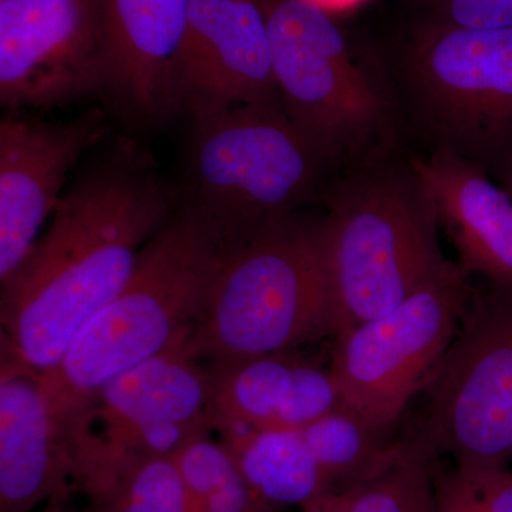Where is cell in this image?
Instances as JSON below:
<instances>
[{
  "mask_svg": "<svg viewBox=\"0 0 512 512\" xmlns=\"http://www.w3.org/2000/svg\"><path fill=\"white\" fill-rule=\"evenodd\" d=\"M131 144L82 171L19 268L2 282V360L37 375L123 289L138 256L177 210Z\"/></svg>",
  "mask_w": 512,
  "mask_h": 512,
  "instance_id": "cell-1",
  "label": "cell"
},
{
  "mask_svg": "<svg viewBox=\"0 0 512 512\" xmlns=\"http://www.w3.org/2000/svg\"><path fill=\"white\" fill-rule=\"evenodd\" d=\"M232 241L200 211L185 204L174 211L123 289L39 375L60 423L120 373L190 338Z\"/></svg>",
  "mask_w": 512,
  "mask_h": 512,
  "instance_id": "cell-2",
  "label": "cell"
},
{
  "mask_svg": "<svg viewBox=\"0 0 512 512\" xmlns=\"http://www.w3.org/2000/svg\"><path fill=\"white\" fill-rule=\"evenodd\" d=\"M339 333L320 218L293 214L231 242L188 352L218 362L292 352Z\"/></svg>",
  "mask_w": 512,
  "mask_h": 512,
  "instance_id": "cell-3",
  "label": "cell"
},
{
  "mask_svg": "<svg viewBox=\"0 0 512 512\" xmlns=\"http://www.w3.org/2000/svg\"><path fill=\"white\" fill-rule=\"evenodd\" d=\"M439 228L413 170L372 175L333 195L320 232L339 336L393 311L448 264Z\"/></svg>",
  "mask_w": 512,
  "mask_h": 512,
  "instance_id": "cell-4",
  "label": "cell"
},
{
  "mask_svg": "<svg viewBox=\"0 0 512 512\" xmlns=\"http://www.w3.org/2000/svg\"><path fill=\"white\" fill-rule=\"evenodd\" d=\"M323 157L281 103L245 104L192 119L184 204L231 239L298 214Z\"/></svg>",
  "mask_w": 512,
  "mask_h": 512,
  "instance_id": "cell-5",
  "label": "cell"
},
{
  "mask_svg": "<svg viewBox=\"0 0 512 512\" xmlns=\"http://www.w3.org/2000/svg\"><path fill=\"white\" fill-rule=\"evenodd\" d=\"M279 101L320 156L363 146L383 126V90L353 56L329 10L312 0L262 5Z\"/></svg>",
  "mask_w": 512,
  "mask_h": 512,
  "instance_id": "cell-6",
  "label": "cell"
},
{
  "mask_svg": "<svg viewBox=\"0 0 512 512\" xmlns=\"http://www.w3.org/2000/svg\"><path fill=\"white\" fill-rule=\"evenodd\" d=\"M188 339L120 373L63 421L74 483L128 461L173 457L212 430L210 376Z\"/></svg>",
  "mask_w": 512,
  "mask_h": 512,
  "instance_id": "cell-7",
  "label": "cell"
},
{
  "mask_svg": "<svg viewBox=\"0 0 512 512\" xmlns=\"http://www.w3.org/2000/svg\"><path fill=\"white\" fill-rule=\"evenodd\" d=\"M421 439L457 466L512 456V289L471 291L456 336L426 384Z\"/></svg>",
  "mask_w": 512,
  "mask_h": 512,
  "instance_id": "cell-8",
  "label": "cell"
},
{
  "mask_svg": "<svg viewBox=\"0 0 512 512\" xmlns=\"http://www.w3.org/2000/svg\"><path fill=\"white\" fill-rule=\"evenodd\" d=\"M470 293L448 261L393 311L336 338L329 369L340 404L389 433L446 355Z\"/></svg>",
  "mask_w": 512,
  "mask_h": 512,
  "instance_id": "cell-9",
  "label": "cell"
},
{
  "mask_svg": "<svg viewBox=\"0 0 512 512\" xmlns=\"http://www.w3.org/2000/svg\"><path fill=\"white\" fill-rule=\"evenodd\" d=\"M101 0H0V101L50 109L106 96Z\"/></svg>",
  "mask_w": 512,
  "mask_h": 512,
  "instance_id": "cell-10",
  "label": "cell"
},
{
  "mask_svg": "<svg viewBox=\"0 0 512 512\" xmlns=\"http://www.w3.org/2000/svg\"><path fill=\"white\" fill-rule=\"evenodd\" d=\"M173 99L174 114L191 119L245 104L278 103L259 0H192L175 57Z\"/></svg>",
  "mask_w": 512,
  "mask_h": 512,
  "instance_id": "cell-11",
  "label": "cell"
},
{
  "mask_svg": "<svg viewBox=\"0 0 512 512\" xmlns=\"http://www.w3.org/2000/svg\"><path fill=\"white\" fill-rule=\"evenodd\" d=\"M424 107L461 143L495 147L512 140V28L448 25L412 57Z\"/></svg>",
  "mask_w": 512,
  "mask_h": 512,
  "instance_id": "cell-12",
  "label": "cell"
},
{
  "mask_svg": "<svg viewBox=\"0 0 512 512\" xmlns=\"http://www.w3.org/2000/svg\"><path fill=\"white\" fill-rule=\"evenodd\" d=\"M106 131L90 110L66 123L9 114L0 123V282L6 281L45 231L74 165Z\"/></svg>",
  "mask_w": 512,
  "mask_h": 512,
  "instance_id": "cell-13",
  "label": "cell"
},
{
  "mask_svg": "<svg viewBox=\"0 0 512 512\" xmlns=\"http://www.w3.org/2000/svg\"><path fill=\"white\" fill-rule=\"evenodd\" d=\"M293 353L210 362L212 430H302L340 406L330 369Z\"/></svg>",
  "mask_w": 512,
  "mask_h": 512,
  "instance_id": "cell-14",
  "label": "cell"
},
{
  "mask_svg": "<svg viewBox=\"0 0 512 512\" xmlns=\"http://www.w3.org/2000/svg\"><path fill=\"white\" fill-rule=\"evenodd\" d=\"M72 493V450L39 375L2 360L0 512H32Z\"/></svg>",
  "mask_w": 512,
  "mask_h": 512,
  "instance_id": "cell-15",
  "label": "cell"
},
{
  "mask_svg": "<svg viewBox=\"0 0 512 512\" xmlns=\"http://www.w3.org/2000/svg\"><path fill=\"white\" fill-rule=\"evenodd\" d=\"M192 0H101L106 96L140 120L175 116L173 74Z\"/></svg>",
  "mask_w": 512,
  "mask_h": 512,
  "instance_id": "cell-16",
  "label": "cell"
},
{
  "mask_svg": "<svg viewBox=\"0 0 512 512\" xmlns=\"http://www.w3.org/2000/svg\"><path fill=\"white\" fill-rule=\"evenodd\" d=\"M441 227L458 255V268L512 289V194L454 151L413 163Z\"/></svg>",
  "mask_w": 512,
  "mask_h": 512,
  "instance_id": "cell-17",
  "label": "cell"
},
{
  "mask_svg": "<svg viewBox=\"0 0 512 512\" xmlns=\"http://www.w3.org/2000/svg\"><path fill=\"white\" fill-rule=\"evenodd\" d=\"M256 497L272 510L325 512L339 493L299 430L218 431Z\"/></svg>",
  "mask_w": 512,
  "mask_h": 512,
  "instance_id": "cell-18",
  "label": "cell"
},
{
  "mask_svg": "<svg viewBox=\"0 0 512 512\" xmlns=\"http://www.w3.org/2000/svg\"><path fill=\"white\" fill-rule=\"evenodd\" d=\"M436 457L420 436L403 441L382 470L339 491L330 512H436Z\"/></svg>",
  "mask_w": 512,
  "mask_h": 512,
  "instance_id": "cell-19",
  "label": "cell"
},
{
  "mask_svg": "<svg viewBox=\"0 0 512 512\" xmlns=\"http://www.w3.org/2000/svg\"><path fill=\"white\" fill-rule=\"evenodd\" d=\"M99 512H195L173 457H150L104 468L77 488Z\"/></svg>",
  "mask_w": 512,
  "mask_h": 512,
  "instance_id": "cell-20",
  "label": "cell"
},
{
  "mask_svg": "<svg viewBox=\"0 0 512 512\" xmlns=\"http://www.w3.org/2000/svg\"><path fill=\"white\" fill-rule=\"evenodd\" d=\"M299 433L338 491L382 470L403 443H387L386 434L342 404Z\"/></svg>",
  "mask_w": 512,
  "mask_h": 512,
  "instance_id": "cell-21",
  "label": "cell"
},
{
  "mask_svg": "<svg viewBox=\"0 0 512 512\" xmlns=\"http://www.w3.org/2000/svg\"><path fill=\"white\" fill-rule=\"evenodd\" d=\"M173 460L195 512H276L262 503L222 441L210 431L184 444Z\"/></svg>",
  "mask_w": 512,
  "mask_h": 512,
  "instance_id": "cell-22",
  "label": "cell"
},
{
  "mask_svg": "<svg viewBox=\"0 0 512 512\" xmlns=\"http://www.w3.org/2000/svg\"><path fill=\"white\" fill-rule=\"evenodd\" d=\"M436 512H512V470L457 466L434 471Z\"/></svg>",
  "mask_w": 512,
  "mask_h": 512,
  "instance_id": "cell-23",
  "label": "cell"
},
{
  "mask_svg": "<svg viewBox=\"0 0 512 512\" xmlns=\"http://www.w3.org/2000/svg\"><path fill=\"white\" fill-rule=\"evenodd\" d=\"M450 25L468 29L512 28V0H444Z\"/></svg>",
  "mask_w": 512,
  "mask_h": 512,
  "instance_id": "cell-24",
  "label": "cell"
},
{
  "mask_svg": "<svg viewBox=\"0 0 512 512\" xmlns=\"http://www.w3.org/2000/svg\"><path fill=\"white\" fill-rule=\"evenodd\" d=\"M70 497H57L47 501L42 512H99L96 508L89 507L84 511H74L69 507Z\"/></svg>",
  "mask_w": 512,
  "mask_h": 512,
  "instance_id": "cell-25",
  "label": "cell"
},
{
  "mask_svg": "<svg viewBox=\"0 0 512 512\" xmlns=\"http://www.w3.org/2000/svg\"><path fill=\"white\" fill-rule=\"evenodd\" d=\"M316 5L322 6L326 10L343 9L355 5L359 0H312Z\"/></svg>",
  "mask_w": 512,
  "mask_h": 512,
  "instance_id": "cell-26",
  "label": "cell"
},
{
  "mask_svg": "<svg viewBox=\"0 0 512 512\" xmlns=\"http://www.w3.org/2000/svg\"><path fill=\"white\" fill-rule=\"evenodd\" d=\"M505 187H507L512 194V164L510 165V168H508L507 184H505Z\"/></svg>",
  "mask_w": 512,
  "mask_h": 512,
  "instance_id": "cell-27",
  "label": "cell"
},
{
  "mask_svg": "<svg viewBox=\"0 0 512 512\" xmlns=\"http://www.w3.org/2000/svg\"><path fill=\"white\" fill-rule=\"evenodd\" d=\"M326 512H330V510H326Z\"/></svg>",
  "mask_w": 512,
  "mask_h": 512,
  "instance_id": "cell-28",
  "label": "cell"
}]
</instances>
